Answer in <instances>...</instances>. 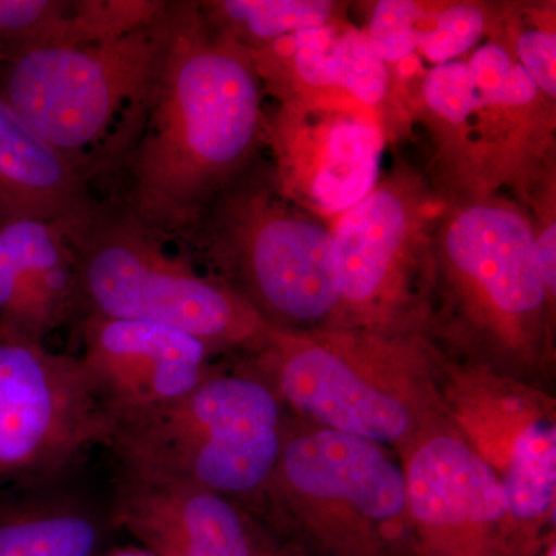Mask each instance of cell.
Wrapping results in <instances>:
<instances>
[{
    "instance_id": "1",
    "label": "cell",
    "mask_w": 556,
    "mask_h": 556,
    "mask_svg": "<svg viewBox=\"0 0 556 556\" xmlns=\"http://www.w3.org/2000/svg\"><path fill=\"white\" fill-rule=\"evenodd\" d=\"M260 84L248 51L214 30L200 3L172 2L159 72L115 166L126 177L121 208L163 241L188 240L265 134Z\"/></svg>"
},
{
    "instance_id": "2",
    "label": "cell",
    "mask_w": 556,
    "mask_h": 556,
    "mask_svg": "<svg viewBox=\"0 0 556 556\" xmlns=\"http://www.w3.org/2000/svg\"><path fill=\"white\" fill-rule=\"evenodd\" d=\"M172 2L119 38L35 46L0 54V97L91 181L115 169L170 31Z\"/></svg>"
},
{
    "instance_id": "3",
    "label": "cell",
    "mask_w": 556,
    "mask_h": 556,
    "mask_svg": "<svg viewBox=\"0 0 556 556\" xmlns=\"http://www.w3.org/2000/svg\"><path fill=\"white\" fill-rule=\"evenodd\" d=\"M61 229L75 257L84 318L164 325L211 348L266 331L232 289L200 276L121 207L94 203Z\"/></svg>"
},
{
    "instance_id": "4",
    "label": "cell",
    "mask_w": 556,
    "mask_h": 556,
    "mask_svg": "<svg viewBox=\"0 0 556 556\" xmlns=\"http://www.w3.org/2000/svg\"><path fill=\"white\" fill-rule=\"evenodd\" d=\"M281 448L276 393L262 380L215 372L166 407L118 424L108 447L118 468L226 497L268 484Z\"/></svg>"
},
{
    "instance_id": "5",
    "label": "cell",
    "mask_w": 556,
    "mask_h": 556,
    "mask_svg": "<svg viewBox=\"0 0 556 556\" xmlns=\"http://www.w3.org/2000/svg\"><path fill=\"white\" fill-rule=\"evenodd\" d=\"M188 241L273 316L317 320L342 300L332 230L266 188L236 179L207 204Z\"/></svg>"
},
{
    "instance_id": "6",
    "label": "cell",
    "mask_w": 556,
    "mask_h": 556,
    "mask_svg": "<svg viewBox=\"0 0 556 556\" xmlns=\"http://www.w3.org/2000/svg\"><path fill=\"white\" fill-rule=\"evenodd\" d=\"M112 437L79 356L0 339V485L75 470Z\"/></svg>"
},
{
    "instance_id": "7",
    "label": "cell",
    "mask_w": 556,
    "mask_h": 556,
    "mask_svg": "<svg viewBox=\"0 0 556 556\" xmlns=\"http://www.w3.org/2000/svg\"><path fill=\"white\" fill-rule=\"evenodd\" d=\"M78 354L102 409L113 422L178 401L212 375L206 342L164 325L83 318Z\"/></svg>"
},
{
    "instance_id": "8",
    "label": "cell",
    "mask_w": 556,
    "mask_h": 556,
    "mask_svg": "<svg viewBox=\"0 0 556 556\" xmlns=\"http://www.w3.org/2000/svg\"><path fill=\"white\" fill-rule=\"evenodd\" d=\"M110 496L119 530L156 556H266L243 511L203 486L116 467Z\"/></svg>"
},
{
    "instance_id": "9",
    "label": "cell",
    "mask_w": 556,
    "mask_h": 556,
    "mask_svg": "<svg viewBox=\"0 0 556 556\" xmlns=\"http://www.w3.org/2000/svg\"><path fill=\"white\" fill-rule=\"evenodd\" d=\"M83 467L0 485V556H101L121 532L110 489Z\"/></svg>"
},
{
    "instance_id": "10",
    "label": "cell",
    "mask_w": 556,
    "mask_h": 556,
    "mask_svg": "<svg viewBox=\"0 0 556 556\" xmlns=\"http://www.w3.org/2000/svg\"><path fill=\"white\" fill-rule=\"evenodd\" d=\"M535 230L503 204H473L457 212L442 244L453 266L484 289L493 305L510 316L543 306L547 289L535 262Z\"/></svg>"
},
{
    "instance_id": "11",
    "label": "cell",
    "mask_w": 556,
    "mask_h": 556,
    "mask_svg": "<svg viewBox=\"0 0 556 556\" xmlns=\"http://www.w3.org/2000/svg\"><path fill=\"white\" fill-rule=\"evenodd\" d=\"M303 496L343 501L372 519L407 506L405 475L368 439L336 430L302 434L283 445L276 471Z\"/></svg>"
},
{
    "instance_id": "12",
    "label": "cell",
    "mask_w": 556,
    "mask_h": 556,
    "mask_svg": "<svg viewBox=\"0 0 556 556\" xmlns=\"http://www.w3.org/2000/svg\"><path fill=\"white\" fill-rule=\"evenodd\" d=\"M281 393L329 430L371 442L407 433L409 413L399 399L369 386L346 362L320 346L292 351L278 368Z\"/></svg>"
},
{
    "instance_id": "13",
    "label": "cell",
    "mask_w": 556,
    "mask_h": 556,
    "mask_svg": "<svg viewBox=\"0 0 556 556\" xmlns=\"http://www.w3.org/2000/svg\"><path fill=\"white\" fill-rule=\"evenodd\" d=\"M94 203L86 175L0 97V226L67 225Z\"/></svg>"
},
{
    "instance_id": "14",
    "label": "cell",
    "mask_w": 556,
    "mask_h": 556,
    "mask_svg": "<svg viewBox=\"0 0 556 556\" xmlns=\"http://www.w3.org/2000/svg\"><path fill=\"white\" fill-rule=\"evenodd\" d=\"M16 274V308L0 339L43 343L78 314L75 257L60 225L16 219L0 226Z\"/></svg>"
},
{
    "instance_id": "15",
    "label": "cell",
    "mask_w": 556,
    "mask_h": 556,
    "mask_svg": "<svg viewBox=\"0 0 556 556\" xmlns=\"http://www.w3.org/2000/svg\"><path fill=\"white\" fill-rule=\"evenodd\" d=\"M405 479L412 514L424 525H489L507 514L495 471L459 439L428 442L413 457Z\"/></svg>"
},
{
    "instance_id": "16",
    "label": "cell",
    "mask_w": 556,
    "mask_h": 556,
    "mask_svg": "<svg viewBox=\"0 0 556 556\" xmlns=\"http://www.w3.org/2000/svg\"><path fill=\"white\" fill-rule=\"evenodd\" d=\"M383 139L375 124L338 118L318 135L314 160L277 155L281 189L324 214H345L378 188Z\"/></svg>"
},
{
    "instance_id": "17",
    "label": "cell",
    "mask_w": 556,
    "mask_h": 556,
    "mask_svg": "<svg viewBox=\"0 0 556 556\" xmlns=\"http://www.w3.org/2000/svg\"><path fill=\"white\" fill-rule=\"evenodd\" d=\"M332 237L340 295L362 303L378 294L415 237V217L402 192L378 186L342 214Z\"/></svg>"
},
{
    "instance_id": "18",
    "label": "cell",
    "mask_w": 556,
    "mask_h": 556,
    "mask_svg": "<svg viewBox=\"0 0 556 556\" xmlns=\"http://www.w3.org/2000/svg\"><path fill=\"white\" fill-rule=\"evenodd\" d=\"M200 9L215 31L249 51L328 25L334 5L325 0H223L200 3Z\"/></svg>"
},
{
    "instance_id": "19",
    "label": "cell",
    "mask_w": 556,
    "mask_h": 556,
    "mask_svg": "<svg viewBox=\"0 0 556 556\" xmlns=\"http://www.w3.org/2000/svg\"><path fill=\"white\" fill-rule=\"evenodd\" d=\"M556 486V430L536 420L519 433L510 468L503 482L507 511L515 518L543 517L554 504Z\"/></svg>"
},
{
    "instance_id": "20",
    "label": "cell",
    "mask_w": 556,
    "mask_h": 556,
    "mask_svg": "<svg viewBox=\"0 0 556 556\" xmlns=\"http://www.w3.org/2000/svg\"><path fill=\"white\" fill-rule=\"evenodd\" d=\"M73 7L64 0H0V54L35 46H67Z\"/></svg>"
},
{
    "instance_id": "21",
    "label": "cell",
    "mask_w": 556,
    "mask_h": 556,
    "mask_svg": "<svg viewBox=\"0 0 556 556\" xmlns=\"http://www.w3.org/2000/svg\"><path fill=\"white\" fill-rule=\"evenodd\" d=\"M388 68L372 49L367 33L343 31L336 39L334 87L346 90L365 105H378L388 91Z\"/></svg>"
},
{
    "instance_id": "22",
    "label": "cell",
    "mask_w": 556,
    "mask_h": 556,
    "mask_svg": "<svg viewBox=\"0 0 556 556\" xmlns=\"http://www.w3.org/2000/svg\"><path fill=\"white\" fill-rule=\"evenodd\" d=\"M484 30L485 16L479 7L455 3L439 11L430 28L420 30L417 49L428 61L444 64L473 49Z\"/></svg>"
},
{
    "instance_id": "23",
    "label": "cell",
    "mask_w": 556,
    "mask_h": 556,
    "mask_svg": "<svg viewBox=\"0 0 556 556\" xmlns=\"http://www.w3.org/2000/svg\"><path fill=\"white\" fill-rule=\"evenodd\" d=\"M424 10L409 0H380L369 21L367 36L380 60L399 62L419 46Z\"/></svg>"
},
{
    "instance_id": "24",
    "label": "cell",
    "mask_w": 556,
    "mask_h": 556,
    "mask_svg": "<svg viewBox=\"0 0 556 556\" xmlns=\"http://www.w3.org/2000/svg\"><path fill=\"white\" fill-rule=\"evenodd\" d=\"M428 108L452 124H463L484 108L467 61L438 64L424 79Z\"/></svg>"
},
{
    "instance_id": "25",
    "label": "cell",
    "mask_w": 556,
    "mask_h": 556,
    "mask_svg": "<svg viewBox=\"0 0 556 556\" xmlns=\"http://www.w3.org/2000/svg\"><path fill=\"white\" fill-rule=\"evenodd\" d=\"M467 64L482 104L500 105L501 93L514 73L510 53L500 43H485L475 51Z\"/></svg>"
},
{
    "instance_id": "26",
    "label": "cell",
    "mask_w": 556,
    "mask_h": 556,
    "mask_svg": "<svg viewBox=\"0 0 556 556\" xmlns=\"http://www.w3.org/2000/svg\"><path fill=\"white\" fill-rule=\"evenodd\" d=\"M519 64L527 70L538 89L555 98L556 35L554 31L530 30L518 38Z\"/></svg>"
},
{
    "instance_id": "27",
    "label": "cell",
    "mask_w": 556,
    "mask_h": 556,
    "mask_svg": "<svg viewBox=\"0 0 556 556\" xmlns=\"http://www.w3.org/2000/svg\"><path fill=\"white\" fill-rule=\"evenodd\" d=\"M17 285L9 244L0 229V328L9 324L16 308Z\"/></svg>"
},
{
    "instance_id": "28",
    "label": "cell",
    "mask_w": 556,
    "mask_h": 556,
    "mask_svg": "<svg viewBox=\"0 0 556 556\" xmlns=\"http://www.w3.org/2000/svg\"><path fill=\"white\" fill-rule=\"evenodd\" d=\"M535 262L541 280L548 292L556 289V225L548 223L546 228L535 236Z\"/></svg>"
},
{
    "instance_id": "29",
    "label": "cell",
    "mask_w": 556,
    "mask_h": 556,
    "mask_svg": "<svg viewBox=\"0 0 556 556\" xmlns=\"http://www.w3.org/2000/svg\"><path fill=\"white\" fill-rule=\"evenodd\" d=\"M101 556H156L148 548L139 546V544H129V546H115L109 547Z\"/></svg>"
}]
</instances>
